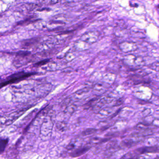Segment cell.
<instances>
[{
	"label": "cell",
	"instance_id": "obj_1",
	"mask_svg": "<svg viewBox=\"0 0 159 159\" xmlns=\"http://www.w3.org/2000/svg\"><path fill=\"white\" fill-rule=\"evenodd\" d=\"M36 74V73H25L24 72H21L11 75L7 77L3 82H1V88H2L3 87L7 85L17 83Z\"/></svg>",
	"mask_w": 159,
	"mask_h": 159
},
{
	"label": "cell",
	"instance_id": "obj_2",
	"mask_svg": "<svg viewBox=\"0 0 159 159\" xmlns=\"http://www.w3.org/2000/svg\"><path fill=\"white\" fill-rule=\"evenodd\" d=\"M122 62L126 65L132 68H141L145 64L143 57L132 54L125 56L122 59Z\"/></svg>",
	"mask_w": 159,
	"mask_h": 159
},
{
	"label": "cell",
	"instance_id": "obj_3",
	"mask_svg": "<svg viewBox=\"0 0 159 159\" xmlns=\"http://www.w3.org/2000/svg\"><path fill=\"white\" fill-rule=\"evenodd\" d=\"M119 48L123 52L128 53L134 52L138 49L137 45L133 42H124L120 44Z\"/></svg>",
	"mask_w": 159,
	"mask_h": 159
},
{
	"label": "cell",
	"instance_id": "obj_4",
	"mask_svg": "<svg viewBox=\"0 0 159 159\" xmlns=\"http://www.w3.org/2000/svg\"><path fill=\"white\" fill-rule=\"evenodd\" d=\"M135 153L139 154L147 153H156L159 152V146L143 147L135 150Z\"/></svg>",
	"mask_w": 159,
	"mask_h": 159
},
{
	"label": "cell",
	"instance_id": "obj_5",
	"mask_svg": "<svg viewBox=\"0 0 159 159\" xmlns=\"http://www.w3.org/2000/svg\"><path fill=\"white\" fill-rule=\"evenodd\" d=\"M133 140H125L122 141L121 143V145L122 147L124 148H130V147H133L134 145H136V141H132Z\"/></svg>",
	"mask_w": 159,
	"mask_h": 159
},
{
	"label": "cell",
	"instance_id": "obj_6",
	"mask_svg": "<svg viewBox=\"0 0 159 159\" xmlns=\"http://www.w3.org/2000/svg\"><path fill=\"white\" fill-rule=\"evenodd\" d=\"M9 142V139H6L1 140V147H0V151L1 153H2L5 150L6 147H7V144Z\"/></svg>",
	"mask_w": 159,
	"mask_h": 159
},
{
	"label": "cell",
	"instance_id": "obj_7",
	"mask_svg": "<svg viewBox=\"0 0 159 159\" xmlns=\"http://www.w3.org/2000/svg\"><path fill=\"white\" fill-rule=\"evenodd\" d=\"M149 67L153 71L159 72V62H153L149 66Z\"/></svg>",
	"mask_w": 159,
	"mask_h": 159
},
{
	"label": "cell",
	"instance_id": "obj_8",
	"mask_svg": "<svg viewBox=\"0 0 159 159\" xmlns=\"http://www.w3.org/2000/svg\"><path fill=\"white\" fill-rule=\"evenodd\" d=\"M88 149L87 148H83L81 149H77L76 151L73 153V155H74L73 157H76V156H80L79 155L83 154L84 153L86 152Z\"/></svg>",
	"mask_w": 159,
	"mask_h": 159
},
{
	"label": "cell",
	"instance_id": "obj_9",
	"mask_svg": "<svg viewBox=\"0 0 159 159\" xmlns=\"http://www.w3.org/2000/svg\"><path fill=\"white\" fill-rule=\"evenodd\" d=\"M50 60L49 59H45V60H43V61H40V62H38V63L36 64V65L37 66H40L43 65H45L47 64V63L49 62Z\"/></svg>",
	"mask_w": 159,
	"mask_h": 159
},
{
	"label": "cell",
	"instance_id": "obj_10",
	"mask_svg": "<svg viewBox=\"0 0 159 159\" xmlns=\"http://www.w3.org/2000/svg\"><path fill=\"white\" fill-rule=\"evenodd\" d=\"M130 6L132 7H135V8H136V7H138V5L137 4H136V3H134V4H133V5H130Z\"/></svg>",
	"mask_w": 159,
	"mask_h": 159
},
{
	"label": "cell",
	"instance_id": "obj_11",
	"mask_svg": "<svg viewBox=\"0 0 159 159\" xmlns=\"http://www.w3.org/2000/svg\"><path fill=\"white\" fill-rule=\"evenodd\" d=\"M157 7H158V9H159V4L157 6Z\"/></svg>",
	"mask_w": 159,
	"mask_h": 159
}]
</instances>
